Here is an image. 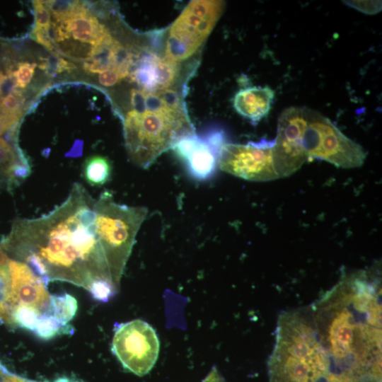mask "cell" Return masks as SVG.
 <instances>
[{"label":"cell","mask_w":382,"mask_h":382,"mask_svg":"<svg viewBox=\"0 0 382 382\" xmlns=\"http://www.w3.org/2000/svg\"><path fill=\"white\" fill-rule=\"evenodd\" d=\"M113 199L108 190L93 198L75 183L65 200L50 212L16 219L0 245L46 284L68 282L107 302L117 293L121 281L109 240Z\"/></svg>","instance_id":"6da1fadb"},{"label":"cell","mask_w":382,"mask_h":382,"mask_svg":"<svg viewBox=\"0 0 382 382\" xmlns=\"http://www.w3.org/2000/svg\"><path fill=\"white\" fill-rule=\"evenodd\" d=\"M381 285L374 267L345 272L310 308L335 371L354 382H381Z\"/></svg>","instance_id":"7a4b0ae2"},{"label":"cell","mask_w":382,"mask_h":382,"mask_svg":"<svg viewBox=\"0 0 382 382\" xmlns=\"http://www.w3.org/2000/svg\"><path fill=\"white\" fill-rule=\"evenodd\" d=\"M267 373L269 382H354L335 371L308 308L279 315Z\"/></svg>","instance_id":"3957f363"},{"label":"cell","mask_w":382,"mask_h":382,"mask_svg":"<svg viewBox=\"0 0 382 382\" xmlns=\"http://www.w3.org/2000/svg\"><path fill=\"white\" fill-rule=\"evenodd\" d=\"M223 1H190L166 28V51L176 62L199 61L202 46L224 9Z\"/></svg>","instance_id":"277c9868"},{"label":"cell","mask_w":382,"mask_h":382,"mask_svg":"<svg viewBox=\"0 0 382 382\" xmlns=\"http://www.w3.org/2000/svg\"><path fill=\"white\" fill-rule=\"evenodd\" d=\"M305 112L307 125L303 143L308 158L323 160L342 168L363 165L366 154L361 145L319 112L306 107Z\"/></svg>","instance_id":"5b68a950"},{"label":"cell","mask_w":382,"mask_h":382,"mask_svg":"<svg viewBox=\"0 0 382 382\" xmlns=\"http://www.w3.org/2000/svg\"><path fill=\"white\" fill-rule=\"evenodd\" d=\"M111 350L124 369L143 376L153 369L158 359L160 342L151 325L134 319L116 325Z\"/></svg>","instance_id":"8992f818"},{"label":"cell","mask_w":382,"mask_h":382,"mask_svg":"<svg viewBox=\"0 0 382 382\" xmlns=\"http://www.w3.org/2000/svg\"><path fill=\"white\" fill-rule=\"evenodd\" d=\"M306 125L305 107L291 106L279 115L272 151L279 178L290 176L308 159L303 143Z\"/></svg>","instance_id":"52a82bcc"},{"label":"cell","mask_w":382,"mask_h":382,"mask_svg":"<svg viewBox=\"0 0 382 382\" xmlns=\"http://www.w3.org/2000/svg\"><path fill=\"white\" fill-rule=\"evenodd\" d=\"M274 140L262 139L245 144H224L219 151L221 170L252 181H269L279 178L272 161Z\"/></svg>","instance_id":"ba28073f"},{"label":"cell","mask_w":382,"mask_h":382,"mask_svg":"<svg viewBox=\"0 0 382 382\" xmlns=\"http://www.w3.org/2000/svg\"><path fill=\"white\" fill-rule=\"evenodd\" d=\"M223 144L222 134L212 132L205 138L196 134L182 138L171 149L185 161L192 178L203 180L214 173Z\"/></svg>","instance_id":"9c48e42d"},{"label":"cell","mask_w":382,"mask_h":382,"mask_svg":"<svg viewBox=\"0 0 382 382\" xmlns=\"http://www.w3.org/2000/svg\"><path fill=\"white\" fill-rule=\"evenodd\" d=\"M57 23L64 31L67 38L71 34L74 40L92 45L100 43L109 33L105 25L100 23L82 3L69 17Z\"/></svg>","instance_id":"30bf717a"},{"label":"cell","mask_w":382,"mask_h":382,"mask_svg":"<svg viewBox=\"0 0 382 382\" xmlns=\"http://www.w3.org/2000/svg\"><path fill=\"white\" fill-rule=\"evenodd\" d=\"M274 91L268 86L248 87L239 90L233 98L236 112L256 125L269 113Z\"/></svg>","instance_id":"8fae6325"},{"label":"cell","mask_w":382,"mask_h":382,"mask_svg":"<svg viewBox=\"0 0 382 382\" xmlns=\"http://www.w3.org/2000/svg\"><path fill=\"white\" fill-rule=\"evenodd\" d=\"M110 162L103 156H93L86 159L83 165L82 176L92 186L106 183L111 175Z\"/></svg>","instance_id":"7c38bea8"},{"label":"cell","mask_w":382,"mask_h":382,"mask_svg":"<svg viewBox=\"0 0 382 382\" xmlns=\"http://www.w3.org/2000/svg\"><path fill=\"white\" fill-rule=\"evenodd\" d=\"M10 290L8 256L0 246V321L4 315Z\"/></svg>","instance_id":"4fadbf2b"},{"label":"cell","mask_w":382,"mask_h":382,"mask_svg":"<svg viewBox=\"0 0 382 382\" xmlns=\"http://www.w3.org/2000/svg\"><path fill=\"white\" fill-rule=\"evenodd\" d=\"M36 66L35 63L20 62L16 69H8L7 76L13 79L16 89L25 88L30 83Z\"/></svg>","instance_id":"5bb4252c"},{"label":"cell","mask_w":382,"mask_h":382,"mask_svg":"<svg viewBox=\"0 0 382 382\" xmlns=\"http://www.w3.org/2000/svg\"><path fill=\"white\" fill-rule=\"evenodd\" d=\"M80 1H46L45 5L57 22L69 17L79 6Z\"/></svg>","instance_id":"9a60e30c"},{"label":"cell","mask_w":382,"mask_h":382,"mask_svg":"<svg viewBox=\"0 0 382 382\" xmlns=\"http://www.w3.org/2000/svg\"><path fill=\"white\" fill-rule=\"evenodd\" d=\"M25 98L18 89H15L0 99V113L22 114Z\"/></svg>","instance_id":"2e32d148"},{"label":"cell","mask_w":382,"mask_h":382,"mask_svg":"<svg viewBox=\"0 0 382 382\" xmlns=\"http://www.w3.org/2000/svg\"><path fill=\"white\" fill-rule=\"evenodd\" d=\"M35 13V28H47L51 23V14L45 5V1H34Z\"/></svg>","instance_id":"e0dca14e"},{"label":"cell","mask_w":382,"mask_h":382,"mask_svg":"<svg viewBox=\"0 0 382 382\" xmlns=\"http://www.w3.org/2000/svg\"><path fill=\"white\" fill-rule=\"evenodd\" d=\"M46 64L47 67L45 71L51 75H54L64 71H70L76 68L74 64L59 57L56 53L54 54V56L46 60Z\"/></svg>","instance_id":"ac0fdd59"},{"label":"cell","mask_w":382,"mask_h":382,"mask_svg":"<svg viewBox=\"0 0 382 382\" xmlns=\"http://www.w3.org/2000/svg\"><path fill=\"white\" fill-rule=\"evenodd\" d=\"M0 382H39L33 380H30L15 374H13L8 371L6 368L2 371L0 375ZM52 382H83L81 381L71 378L69 377H61Z\"/></svg>","instance_id":"d6986e66"},{"label":"cell","mask_w":382,"mask_h":382,"mask_svg":"<svg viewBox=\"0 0 382 382\" xmlns=\"http://www.w3.org/2000/svg\"><path fill=\"white\" fill-rule=\"evenodd\" d=\"M22 114L0 113V137L14 129Z\"/></svg>","instance_id":"ffe728a7"},{"label":"cell","mask_w":382,"mask_h":382,"mask_svg":"<svg viewBox=\"0 0 382 382\" xmlns=\"http://www.w3.org/2000/svg\"><path fill=\"white\" fill-rule=\"evenodd\" d=\"M33 38L37 41V42L43 45L49 51H54V47L53 42H52L49 33L48 28H34L33 31Z\"/></svg>","instance_id":"44dd1931"},{"label":"cell","mask_w":382,"mask_h":382,"mask_svg":"<svg viewBox=\"0 0 382 382\" xmlns=\"http://www.w3.org/2000/svg\"><path fill=\"white\" fill-rule=\"evenodd\" d=\"M118 81L117 74L110 69L99 74L98 82L103 86L112 87L117 84Z\"/></svg>","instance_id":"7402d4cb"},{"label":"cell","mask_w":382,"mask_h":382,"mask_svg":"<svg viewBox=\"0 0 382 382\" xmlns=\"http://www.w3.org/2000/svg\"><path fill=\"white\" fill-rule=\"evenodd\" d=\"M376 1H351L350 6L366 13V10L368 8L371 13H375L374 10L379 11L381 9V4L375 3Z\"/></svg>","instance_id":"603a6c76"},{"label":"cell","mask_w":382,"mask_h":382,"mask_svg":"<svg viewBox=\"0 0 382 382\" xmlns=\"http://www.w3.org/2000/svg\"><path fill=\"white\" fill-rule=\"evenodd\" d=\"M202 382H225V380L217 369L214 366Z\"/></svg>","instance_id":"cb8c5ba5"},{"label":"cell","mask_w":382,"mask_h":382,"mask_svg":"<svg viewBox=\"0 0 382 382\" xmlns=\"http://www.w3.org/2000/svg\"><path fill=\"white\" fill-rule=\"evenodd\" d=\"M8 79V76L4 75L2 72L0 71V81L5 83V81Z\"/></svg>","instance_id":"d4e9b609"}]
</instances>
